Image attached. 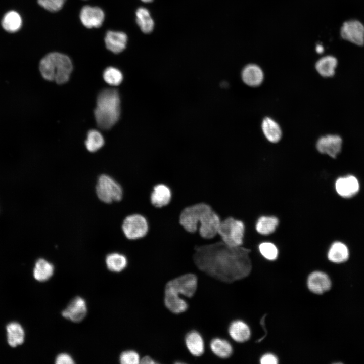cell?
Instances as JSON below:
<instances>
[{"label":"cell","instance_id":"cell-1","mask_svg":"<svg viewBox=\"0 0 364 364\" xmlns=\"http://www.w3.org/2000/svg\"><path fill=\"white\" fill-rule=\"evenodd\" d=\"M250 250L231 247L222 241L195 247L193 260L197 267L210 276L225 282L246 277L251 268Z\"/></svg>","mask_w":364,"mask_h":364},{"label":"cell","instance_id":"cell-2","mask_svg":"<svg viewBox=\"0 0 364 364\" xmlns=\"http://www.w3.org/2000/svg\"><path fill=\"white\" fill-rule=\"evenodd\" d=\"M94 114L97 125L102 129H109L117 122L120 114V100L116 89H104L98 95Z\"/></svg>","mask_w":364,"mask_h":364},{"label":"cell","instance_id":"cell-3","mask_svg":"<svg viewBox=\"0 0 364 364\" xmlns=\"http://www.w3.org/2000/svg\"><path fill=\"white\" fill-rule=\"evenodd\" d=\"M72 69L69 57L58 52L47 54L39 64V70L45 79L61 84L68 81Z\"/></svg>","mask_w":364,"mask_h":364},{"label":"cell","instance_id":"cell-4","mask_svg":"<svg viewBox=\"0 0 364 364\" xmlns=\"http://www.w3.org/2000/svg\"><path fill=\"white\" fill-rule=\"evenodd\" d=\"M245 226L243 222L230 216L221 220L218 235L221 241L231 247L241 246L243 243Z\"/></svg>","mask_w":364,"mask_h":364},{"label":"cell","instance_id":"cell-5","mask_svg":"<svg viewBox=\"0 0 364 364\" xmlns=\"http://www.w3.org/2000/svg\"><path fill=\"white\" fill-rule=\"evenodd\" d=\"M212 207L209 204L200 202L184 207L181 211L178 221L187 232H198V227L203 216Z\"/></svg>","mask_w":364,"mask_h":364},{"label":"cell","instance_id":"cell-6","mask_svg":"<svg viewBox=\"0 0 364 364\" xmlns=\"http://www.w3.org/2000/svg\"><path fill=\"white\" fill-rule=\"evenodd\" d=\"M96 192L99 200L107 204L120 201L123 196L121 185L106 174H102L98 177Z\"/></svg>","mask_w":364,"mask_h":364},{"label":"cell","instance_id":"cell-7","mask_svg":"<svg viewBox=\"0 0 364 364\" xmlns=\"http://www.w3.org/2000/svg\"><path fill=\"white\" fill-rule=\"evenodd\" d=\"M149 223L141 214L128 215L123 220L122 230L125 237L130 240H136L146 236L149 231Z\"/></svg>","mask_w":364,"mask_h":364},{"label":"cell","instance_id":"cell-8","mask_svg":"<svg viewBox=\"0 0 364 364\" xmlns=\"http://www.w3.org/2000/svg\"><path fill=\"white\" fill-rule=\"evenodd\" d=\"M221 218L212 207L204 215L199 223L198 233L205 240L214 239L218 235V231Z\"/></svg>","mask_w":364,"mask_h":364},{"label":"cell","instance_id":"cell-9","mask_svg":"<svg viewBox=\"0 0 364 364\" xmlns=\"http://www.w3.org/2000/svg\"><path fill=\"white\" fill-rule=\"evenodd\" d=\"M197 278L193 274H186L169 281L166 286L169 287L180 295L190 298L192 297L197 287Z\"/></svg>","mask_w":364,"mask_h":364},{"label":"cell","instance_id":"cell-10","mask_svg":"<svg viewBox=\"0 0 364 364\" xmlns=\"http://www.w3.org/2000/svg\"><path fill=\"white\" fill-rule=\"evenodd\" d=\"M172 198V191L167 184L159 183L155 184L150 194L151 204L156 208H161L168 205Z\"/></svg>","mask_w":364,"mask_h":364},{"label":"cell","instance_id":"cell-11","mask_svg":"<svg viewBox=\"0 0 364 364\" xmlns=\"http://www.w3.org/2000/svg\"><path fill=\"white\" fill-rule=\"evenodd\" d=\"M342 37L355 44L364 43V26L357 20L345 22L341 28Z\"/></svg>","mask_w":364,"mask_h":364},{"label":"cell","instance_id":"cell-12","mask_svg":"<svg viewBox=\"0 0 364 364\" xmlns=\"http://www.w3.org/2000/svg\"><path fill=\"white\" fill-rule=\"evenodd\" d=\"M79 17L82 24L86 28H99L104 21L105 14L98 7L87 5L82 8Z\"/></svg>","mask_w":364,"mask_h":364},{"label":"cell","instance_id":"cell-13","mask_svg":"<svg viewBox=\"0 0 364 364\" xmlns=\"http://www.w3.org/2000/svg\"><path fill=\"white\" fill-rule=\"evenodd\" d=\"M342 145L341 138L335 134H328L320 137L317 141L316 147L319 152L336 158L340 152Z\"/></svg>","mask_w":364,"mask_h":364},{"label":"cell","instance_id":"cell-14","mask_svg":"<svg viewBox=\"0 0 364 364\" xmlns=\"http://www.w3.org/2000/svg\"><path fill=\"white\" fill-rule=\"evenodd\" d=\"M307 285L311 292L322 294L330 289L332 283L327 274L321 271H314L308 276Z\"/></svg>","mask_w":364,"mask_h":364},{"label":"cell","instance_id":"cell-15","mask_svg":"<svg viewBox=\"0 0 364 364\" xmlns=\"http://www.w3.org/2000/svg\"><path fill=\"white\" fill-rule=\"evenodd\" d=\"M87 306L85 300L80 297L74 298L62 312V316L73 322H79L86 316Z\"/></svg>","mask_w":364,"mask_h":364},{"label":"cell","instance_id":"cell-16","mask_svg":"<svg viewBox=\"0 0 364 364\" xmlns=\"http://www.w3.org/2000/svg\"><path fill=\"white\" fill-rule=\"evenodd\" d=\"M335 189L340 196L350 198L358 192L359 184L357 179L353 175L340 177L335 182Z\"/></svg>","mask_w":364,"mask_h":364},{"label":"cell","instance_id":"cell-17","mask_svg":"<svg viewBox=\"0 0 364 364\" xmlns=\"http://www.w3.org/2000/svg\"><path fill=\"white\" fill-rule=\"evenodd\" d=\"M180 296L171 288L165 286L164 303L166 307L174 313H182L188 308L187 302Z\"/></svg>","mask_w":364,"mask_h":364},{"label":"cell","instance_id":"cell-18","mask_svg":"<svg viewBox=\"0 0 364 364\" xmlns=\"http://www.w3.org/2000/svg\"><path fill=\"white\" fill-rule=\"evenodd\" d=\"M127 42L126 34L121 31L109 30L105 37L106 48L115 54L122 52L126 48Z\"/></svg>","mask_w":364,"mask_h":364},{"label":"cell","instance_id":"cell-19","mask_svg":"<svg viewBox=\"0 0 364 364\" xmlns=\"http://www.w3.org/2000/svg\"><path fill=\"white\" fill-rule=\"evenodd\" d=\"M241 77L246 84L251 87H256L260 85L263 82L264 74L259 66L250 64L243 69Z\"/></svg>","mask_w":364,"mask_h":364},{"label":"cell","instance_id":"cell-20","mask_svg":"<svg viewBox=\"0 0 364 364\" xmlns=\"http://www.w3.org/2000/svg\"><path fill=\"white\" fill-rule=\"evenodd\" d=\"M230 337L235 341L243 343L248 340L251 336V330L248 325L241 320H235L229 327Z\"/></svg>","mask_w":364,"mask_h":364},{"label":"cell","instance_id":"cell-21","mask_svg":"<svg viewBox=\"0 0 364 364\" xmlns=\"http://www.w3.org/2000/svg\"><path fill=\"white\" fill-rule=\"evenodd\" d=\"M185 340L187 349L193 355L200 356L204 353V340L198 332L194 330L189 332Z\"/></svg>","mask_w":364,"mask_h":364},{"label":"cell","instance_id":"cell-22","mask_svg":"<svg viewBox=\"0 0 364 364\" xmlns=\"http://www.w3.org/2000/svg\"><path fill=\"white\" fill-rule=\"evenodd\" d=\"M261 127L264 136L270 142L275 143L281 140L282 134L281 128L273 119L268 117L264 118Z\"/></svg>","mask_w":364,"mask_h":364},{"label":"cell","instance_id":"cell-23","mask_svg":"<svg viewBox=\"0 0 364 364\" xmlns=\"http://www.w3.org/2000/svg\"><path fill=\"white\" fill-rule=\"evenodd\" d=\"M347 246L341 242H335L330 246L327 254L328 259L332 262L341 263L345 262L349 257Z\"/></svg>","mask_w":364,"mask_h":364},{"label":"cell","instance_id":"cell-24","mask_svg":"<svg viewBox=\"0 0 364 364\" xmlns=\"http://www.w3.org/2000/svg\"><path fill=\"white\" fill-rule=\"evenodd\" d=\"M7 340L10 346L13 347L22 344L24 340L25 333L22 327L19 323L12 322L6 327Z\"/></svg>","mask_w":364,"mask_h":364},{"label":"cell","instance_id":"cell-25","mask_svg":"<svg viewBox=\"0 0 364 364\" xmlns=\"http://www.w3.org/2000/svg\"><path fill=\"white\" fill-rule=\"evenodd\" d=\"M54 265L48 261L40 258L35 263L33 269V276L35 280L39 282L48 280L53 275Z\"/></svg>","mask_w":364,"mask_h":364},{"label":"cell","instance_id":"cell-26","mask_svg":"<svg viewBox=\"0 0 364 364\" xmlns=\"http://www.w3.org/2000/svg\"><path fill=\"white\" fill-rule=\"evenodd\" d=\"M337 65L336 58L332 56H326L320 59L315 64V69L323 77L333 76Z\"/></svg>","mask_w":364,"mask_h":364},{"label":"cell","instance_id":"cell-27","mask_svg":"<svg viewBox=\"0 0 364 364\" xmlns=\"http://www.w3.org/2000/svg\"><path fill=\"white\" fill-rule=\"evenodd\" d=\"M22 20L20 15L15 11L7 12L2 20L3 28L8 32H16L21 27Z\"/></svg>","mask_w":364,"mask_h":364},{"label":"cell","instance_id":"cell-28","mask_svg":"<svg viewBox=\"0 0 364 364\" xmlns=\"http://www.w3.org/2000/svg\"><path fill=\"white\" fill-rule=\"evenodd\" d=\"M136 21L142 31L151 33L154 27V22L148 10L144 7L139 8L135 12Z\"/></svg>","mask_w":364,"mask_h":364},{"label":"cell","instance_id":"cell-29","mask_svg":"<svg viewBox=\"0 0 364 364\" xmlns=\"http://www.w3.org/2000/svg\"><path fill=\"white\" fill-rule=\"evenodd\" d=\"M212 352L221 358L230 357L233 352V347L229 342L220 338L213 339L210 343Z\"/></svg>","mask_w":364,"mask_h":364},{"label":"cell","instance_id":"cell-30","mask_svg":"<svg viewBox=\"0 0 364 364\" xmlns=\"http://www.w3.org/2000/svg\"><path fill=\"white\" fill-rule=\"evenodd\" d=\"M105 261L108 269L115 272L122 271L127 265V259L126 256L117 252L107 255Z\"/></svg>","mask_w":364,"mask_h":364},{"label":"cell","instance_id":"cell-31","mask_svg":"<svg viewBox=\"0 0 364 364\" xmlns=\"http://www.w3.org/2000/svg\"><path fill=\"white\" fill-rule=\"evenodd\" d=\"M279 224L277 218L274 216H263L260 217L256 224L257 232L264 235H267L273 233Z\"/></svg>","mask_w":364,"mask_h":364},{"label":"cell","instance_id":"cell-32","mask_svg":"<svg viewBox=\"0 0 364 364\" xmlns=\"http://www.w3.org/2000/svg\"><path fill=\"white\" fill-rule=\"evenodd\" d=\"M87 149L91 152H94L100 149L104 144V140L102 134L97 130H90L85 141Z\"/></svg>","mask_w":364,"mask_h":364},{"label":"cell","instance_id":"cell-33","mask_svg":"<svg viewBox=\"0 0 364 364\" xmlns=\"http://www.w3.org/2000/svg\"><path fill=\"white\" fill-rule=\"evenodd\" d=\"M103 78L104 80L111 85H119L123 79V75L121 71L113 67H109L104 71Z\"/></svg>","mask_w":364,"mask_h":364},{"label":"cell","instance_id":"cell-34","mask_svg":"<svg viewBox=\"0 0 364 364\" xmlns=\"http://www.w3.org/2000/svg\"><path fill=\"white\" fill-rule=\"evenodd\" d=\"M261 254L266 259L273 261L277 259L278 250L276 245L269 242H262L259 245Z\"/></svg>","mask_w":364,"mask_h":364},{"label":"cell","instance_id":"cell-35","mask_svg":"<svg viewBox=\"0 0 364 364\" xmlns=\"http://www.w3.org/2000/svg\"><path fill=\"white\" fill-rule=\"evenodd\" d=\"M66 0H37L38 4L46 10L55 12L61 10Z\"/></svg>","mask_w":364,"mask_h":364},{"label":"cell","instance_id":"cell-36","mask_svg":"<svg viewBox=\"0 0 364 364\" xmlns=\"http://www.w3.org/2000/svg\"><path fill=\"white\" fill-rule=\"evenodd\" d=\"M140 355L133 350H127L120 355L119 361L122 364H138L140 362Z\"/></svg>","mask_w":364,"mask_h":364},{"label":"cell","instance_id":"cell-37","mask_svg":"<svg viewBox=\"0 0 364 364\" xmlns=\"http://www.w3.org/2000/svg\"><path fill=\"white\" fill-rule=\"evenodd\" d=\"M55 363L57 364H72L74 361L72 357L67 353H60L56 357Z\"/></svg>","mask_w":364,"mask_h":364},{"label":"cell","instance_id":"cell-38","mask_svg":"<svg viewBox=\"0 0 364 364\" xmlns=\"http://www.w3.org/2000/svg\"><path fill=\"white\" fill-rule=\"evenodd\" d=\"M261 364H277L279 362L277 357L270 353L263 354L260 358Z\"/></svg>","mask_w":364,"mask_h":364},{"label":"cell","instance_id":"cell-39","mask_svg":"<svg viewBox=\"0 0 364 364\" xmlns=\"http://www.w3.org/2000/svg\"><path fill=\"white\" fill-rule=\"evenodd\" d=\"M140 363L143 364H155L157 362L151 357L145 356L140 360Z\"/></svg>","mask_w":364,"mask_h":364},{"label":"cell","instance_id":"cell-40","mask_svg":"<svg viewBox=\"0 0 364 364\" xmlns=\"http://www.w3.org/2000/svg\"><path fill=\"white\" fill-rule=\"evenodd\" d=\"M316 51L318 53H322L324 51V48L321 45H318L316 47Z\"/></svg>","mask_w":364,"mask_h":364},{"label":"cell","instance_id":"cell-41","mask_svg":"<svg viewBox=\"0 0 364 364\" xmlns=\"http://www.w3.org/2000/svg\"><path fill=\"white\" fill-rule=\"evenodd\" d=\"M141 1L145 3H150V2H151L153 0H141Z\"/></svg>","mask_w":364,"mask_h":364}]
</instances>
